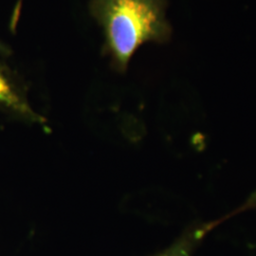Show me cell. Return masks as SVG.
Instances as JSON below:
<instances>
[{
    "label": "cell",
    "instance_id": "cell-1",
    "mask_svg": "<svg viewBox=\"0 0 256 256\" xmlns=\"http://www.w3.org/2000/svg\"><path fill=\"white\" fill-rule=\"evenodd\" d=\"M92 9L104 27L112 54L122 66L128 64L138 46L168 36L164 0H93Z\"/></svg>",
    "mask_w": 256,
    "mask_h": 256
},
{
    "label": "cell",
    "instance_id": "cell-2",
    "mask_svg": "<svg viewBox=\"0 0 256 256\" xmlns=\"http://www.w3.org/2000/svg\"><path fill=\"white\" fill-rule=\"evenodd\" d=\"M189 248L190 242L184 241L180 244H176L174 247L158 256H189Z\"/></svg>",
    "mask_w": 256,
    "mask_h": 256
},
{
    "label": "cell",
    "instance_id": "cell-3",
    "mask_svg": "<svg viewBox=\"0 0 256 256\" xmlns=\"http://www.w3.org/2000/svg\"><path fill=\"white\" fill-rule=\"evenodd\" d=\"M0 100L1 101L14 102L16 101V98L14 97L12 93L10 90L8 84L5 82V80L0 76Z\"/></svg>",
    "mask_w": 256,
    "mask_h": 256
}]
</instances>
